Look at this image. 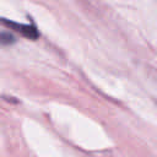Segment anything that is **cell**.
I'll return each instance as SVG.
<instances>
[{
    "label": "cell",
    "mask_w": 157,
    "mask_h": 157,
    "mask_svg": "<svg viewBox=\"0 0 157 157\" xmlns=\"http://www.w3.org/2000/svg\"><path fill=\"white\" fill-rule=\"evenodd\" d=\"M15 42V38L11 33L9 32H1L0 33V43L4 44V45H9V44H12Z\"/></svg>",
    "instance_id": "7a4b0ae2"
},
{
    "label": "cell",
    "mask_w": 157,
    "mask_h": 157,
    "mask_svg": "<svg viewBox=\"0 0 157 157\" xmlns=\"http://www.w3.org/2000/svg\"><path fill=\"white\" fill-rule=\"evenodd\" d=\"M0 22L4 26H7L9 28H12L17 32H20L21 34H23L25 37L29 38V39H37L38 38V31L34 26H29V25H21V23H16V22H11L9 20H4L0 18Z\"/></svg>",
    "instance_id": "6da1fadb"
}]
</instances>
